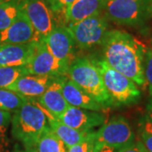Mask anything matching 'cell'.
Here are the masks:
<instances>
[{
  "instance_id": "6da1fadb",
  "label": "cell",
  "mask_w": 152,
  "mask_h": 152,
  "mask_svg": "<svg viewBox=\"0 0 152 152\" xmlns=\"http://www.w3.org/2000/svg\"><path fill=\"white\" fill-rule=\"evenodd\" d=\"M102 46L103 60L113 69L144 86L145 78L144 62L145 48L144 45L129 33L120 31H108Z\"/></svg>"
},
{
  "instance_id": "7a4b0ae2",
  "label": "cell",
  "mask_w": 152,
  "mask_h": 152,
  "mask_svg": "<svg viewBox=\"0 0 152 152\" xmlns=\"http://www.w3.org/2000/svg\"><path fill=\"white\" fill-rule=\"evenodd\" d=\"M50 129L48 117L35 99H27L11 119V134L26 149L36 148L42 136Z\"/></svg>"
},
{
  "instance_id": "3957f363",
  "label": "cell",
  "mask_w": 152,
  "mask_h": 152,
  "mask_svg": "<svg viewBox=\"0 0 152 152\" xmlns=\"http://www.w3.org/2000/svg\"><path fill=\"white\" fill-rule=\"evenodd\" d=\"M66 76L106 108L113 106L94 60L86 57L75 58L69 67Z\"/></svg>"
},
{
  "instance_id": "277c9868",
  "label": "cell",
  "mask_w": 152,
  "mask_h": 152,
  "mask_svg": "<svg viewBox=\"0 0 152 152\" xmlns=\"http://www.w3.org/2000/svg\"><path fill=\"white\" fill-rule=\"evenodd\" d=\"M102 76L104 86L113 105H129L138 102L141 93L137 85L127 76L113 69L103 60H94Z\"/></svg>"
},
{
  "instance_id": "5b68a950",
  "label": "cell",
  "mask_w": 152,
  "mask_h": 152,
  "mask_svg": "<svg viewBox=\"0 0 152 152\" xmlns=\"http://www.w3.org/2000/svg\"><path fill=\"white\" fill-rule=\"evenodd\" d=\"M151 11V0H106L103 9L108 20L129 26L145 23Z\"/></svg>"
},
{
  "instance_id": "8992f818",
  "label": "cell",
  "mask_w": 152,
  "mask_h": 152,
  "mask_svg": "<svg viewBox=\"0 0 152 152\" xmlns=\"http://www.w3.org/2000/svg\"><path fill=\"white\" fill-rule=\"evenodd\" d=\"M108 20L102 12L67 28L76 46L87 50L102 44L108 32Z\"/></svg>"
},
{
  "instance_id": "52a82bcc",
  "label": "cell",
  "mask_w": 152,
  "mask_h": 152,
  "mask_svg": "<svg viewBox=\"0 0 152 152\" xmlns=\"http://www.w3.org/2000/svg\"><path fill=\"white\" fill-rule=\"evenodd\" d=\"M135 136L128 120L122 116H115L96 131L95 151L102 146H108L118 151L134 143Z\"/></svg>"
},
{
  "instance_id": "ba28073f",
  "label": "cell",
  "mask_w": 152,
  "mask_h": 152,
  "mask_svg": "<svg viewBox=\"0 0 152 152\" xmlns=\"http://www.w3.org/2000/svg\"><path fill=\"white\" fill-rule=\"evenodd\" d=\"M69 67L51 53L43 40L38 42L32 58L26 65L29 75L50 77H64Z\"/></svg>"
},
{
  "instance_id": "9c48e42d",
  "label": "cell",
  "mask_w": 152,
  "mask_h": 152,
  "mask_svg": "<svg viewBox=\"0 0 152 152\" xmlns=\"http://www.w3.org/2000/svg\"><path fill=\"white\" fill-rule=\"evenodd\" d=\"M22 10L32 24L40 41L58 26L55 15L46 0H23Z\"/></svg>"
},
{
  "instance_id": "30bf717a",
  "label": "cell",
  "mask_w": 152,
  "mask_h": 152,
  "mask_svg": "<svg viewBox=\"0 0 152 152\" xmlns=\"http://www.w3.org/2000/svg\"><path fill=\"white\" fill-rule=\"evenodd\" d=\"M42 40L51 53L69 66L76 58L75 42L66 26H57Z\"/></svg>"
},
{
  "instance_id": "8fae6325",
  "label": "cell",
  "mask_w": 152,
  "mask_h": 152,
  "mask_svg": "<svg viewBox=\"0 0 152 152\" xmlns=\"http://www.w3.org/2000/svg\"><path fill=\"white\" fill-rule=\"evenodd\" d=\"M58 119L64 124L80 132H90L105 124L106 118L99 112L69 106Z\"/></svg>"
},
{
  "instance_id": "7c38bea8",
  "label": "cell",
  "mask_w": 152,
  "mask_h": 152,
  "mask_svg": "<svg viewBox=\"0 0 152 152\" xmlns=\"http://www.w3.org/2000/svg\"><path fill=\"white\" fill-rule=\"evenodd\" d=\"M39 41L32 24L23 10L10 26L0 32V45L27 44Z\"/></svg>"
},
{
  "instance_id": "4fadbf2b",
  "label": "cell",
  "mask_w": 152,
  "mask_h": 152,
  "mask_svg": "<svg viewBox=\"0 0 152 152\" xmlns=\"http://www.w3.org/2000/svg\"><path fill=\"white\" fill-rule=\"evenodd\" d=\"M65 78L66 76L55 78L37 101L47 113L58 119L69 107L63 95V84Z\"/></svg>"
},
{
  "instance_id": "5bb4252c",
  "label": "cell",
  "mask_w": 152,
  "mask_h": 152,
  "mask_svg": "<svg viewBox=\"0 0 152 152\" xmlns=\"http://www.w3.org/2000/svg\"><path fill=\"white\" fill-rule=\"evenodd\" d=\"M40 42V41H39ZM38 42L0 45V67L26 66L32 58Z\"/></svg>"
},
{
  "instance_id": "9a60e30c",
  "label": "cell",
  "mask_w": 152,
  "mask_h": 152,
  "mask_svg": "<svg viewBox=\"0 0 152 152\" xmlns=\"http://www.w3.org/2000/svg\"><path fill=\"white\" fill-rule=\"evenodd\" d=\"M55 78L57 77L26 75L18 79L8 89L26 99H36L42 96Z\"/></svg>"
},
{
  "instance_id": "2e32d148",
  "label": "cell",
  "mask_w": 152,
  "mask_h": 152,
  "mask_svg": "<svg viewBox=\"0 0 152 152\" xmlns=\"http://www.w3.org/2000/svg\"><path fill=\"white\" fill-rule=\"evenodd\" d=\"M63 95L69 106L79 108L100 112L106 107L96 99L84 91L66 76L63 84Z\"/></svg>"
},
{
  "instance_id": "e0dca14e",
  "label": "cell",
  "mask_w": 152,
  "mask_h": 152,
  "mask_svg": "<svg viewBox=\"0 0 152 152\" xmlns=\"http://www.w3.org/2000/svg\"><path fill=\"white\" fill-rule=\"evenodd\" d=\"M106 0H75L64 14V26L68 27L88 17L103 12Z\"/></svg>"
},
{
  "instance_id": "ac0fdd59",
  "label": "cell",
  "mask_w": 152,
  "mask_h": 152,
  "mask_svg": "<svg viewBox=\"0 0 152 152\" xmlns=\"http://www.w3.org/2000/svg\"><path fill=\"white\" fill-rule=\"evenodd\" d=\"M46 114L48 117V121L50 129L64 143V145L68 149L83 141L86 138L87 135L90 134V132H91V131H90V132L85 133V132L76 130L75 129L69 127L68 125L64 124L59 119L51 116L50 114L47 113Z\"/></svg>"
},
{
  "instance_id": "d6986e66",
  "label": "cell",
  "mask_w": 152,
  "mask_h": 152,
  "mask_svg": "<svg viewBox=\"0 0 152 152\" xmlns=\"http://www.w3.org/2000/svg\"><path fill=\"white\" fill-rule=\"evenodd\" d=\"M23 9V0H0V32L15 21Z\"/></svg>"
},
{
  "instance_id": "ffe728a7",
  "label": "cell",
  "mask_w": 152,
  "mask_h": 152,
  "mask_svg": "<svg viewBox=\"0 0 152 152\" xmlns=\"http://www.w3.org/2000/svg\"><path fill=\"white\" fill-rule=\"evenodd\" d=\"M37 152H68L64 143L50 129L47 131L37 144Z\"/></svg>"
},
{
  "instance_id": "44dd1931",
  "label": "cell",
  "mask_w": 152,
  "mask_h": 152,
  "mask_svg": "<svg viewBox=\"0 0 152 152\" xmlns=\"http://www.w3.org/2000/svg\"><path fill=\"white\" fill-rule=\"evenodd\" d=\"M26 98L9 89L0 88V109L9 113H15L23 104Z\"/></svg>"
},
{
  "instance_id": "7402d4cb",
  "label": "cell",
  "mask_w": 152,
  "mask_h": 152,
  "mask_svg": "<svg viewBox=\"0 0 152 152\" xmlns=\"http://www.w3.org/2000/svg\"><path fill=\"white\" fill-rule=\"evenodd\" d=\"M29 75L26 66L0 67V88L8 89L24 75Z\"/></svg>"
},
{
  "instance_id": "603a6c76",
  "label": "cell",
  "mask_w": 152,
  "mask_h": 152,
  "mask_svg": "<svg viewBox=\"0 0 152 152\" xmlns=\"http://www.w3.org/2000/svg\"><path fill=\"white\" fill-rule=\"evenodd\" d=\"M12 115L10 113L0 109V152H4L8 146L9 140L7 132L11 124Z\"/></svg>"
},
{
  "instance_id": "cb8c5ba5",
  "label": "cell",
  "mask_w": 152,
  "mask_h": 152,
  "mask_svg": "<svg viewBox=\"0 0 152 152\" xmlns=\"http://www.w3.org/2000/svg\"><path fill=\"white\" fill-rule=\"evenodd\" d=\"M96 131L92 130L80 143L68 149V152H95Z\"/></svg>"
},
{
  "instance_id": "d4e9b609",
  "label": "cell",
  "mask_w": 152,
  "mask_h": 152,
  "mask_svg": "<svg viewBox=\"0 0 152 152\" xmlns=\"http://www.w3.org/2000/svg\"><path fill=\"white\" fill-rule=\"evenodd\" d=\"M141 142L148 152H152V123L145 118L141 125Z\"/></svg>"
},
{
  "instance_id": "484cf974",
  "label": "cell",
  "mask_w": 152,
  "mask_h": 152,
  "mask_svg": "<svg viewBox=\"0 0 152 152\" xmlns=\"http://www.w3.org/2000/svg\"><path fill=\"white\" fill-rule=\"evenodd\" d=\"M75 1V0H47L51 10L55 15V17L57 15H61L63 16L64 26V14L66 10Z\"/></svg>"
},
{
  "instance_id": "4316f807",
  "label": "cell",
  "mask_w": 152,
  "mask_h": 152,
  "mask_svg": "<svg viewBox=\"0 0 152 152\" xmlns=\"http://www.w3.org/2000/svg\"><path fill=\"white\" fill-rule=\"evenodd\" d=\"M144 72L145 82L148 84L151 96H152V48L147 49L145 54Z\"/></svg>"
},
{
  "instance_id": "83f0119b",
  "label": "cell",
  "mask_w": 152,
  "mask_h": 152,
  "mask_svg": "<svg viewBox=\"0 0 152 152\" xmlns=\"http://www.w3.org/2000/svg\"><path fill=\"white\" fill-rule=\"evenodd\" d=\"M116 152H148L141 141L133 143L129 146L120 149Z\"/></svg>"
},
{
  "instance_id": "f1b7e54d",
  "label": "cell",
  "mask_w": 152,
  "mask_h": 152,
  "mask_svg": "<svg viewBox=\"0 0 152 152\" xmlns=\"http://www.w3.org/2000/svg\"><path fill=\"white\" fill-rule=\"evenodd\" d=\"M146 110H147L146 118L152 123V96L151 98V100H150V102H149L148 105H147Z\"/></svg>"
},
{
  "instance_id": "f546056e",
  "label": "cell",
  "mask_w": 152,
  "mask_h": 152,
  "mask_svg": "<svg viewBox=\"0 0 152 152\" xmlns=\"http://www.w3.org/2000/svg\"><path fill=\"white\" fill-rule=\"evenodd\" d=\"M95 152H116V150L108 146H102Z\"/></svg>"
},
{
  "instance_id": "4dcf8cb0",
  "label": "cell",
  "mask_w": 152,
  "mask_h": 152,
  "mask_svg": "<svg viewBox=\"0 0 152 152\" xmlns=\"http://www.w3.org/2000/svg\"><path fill=\"white\" fill-rule=\"evenodd\" d=\"M22 152H37L36 148H29V149H26L24 151Z\"/></svg>"
},
{
  "instance_id": "1f68e13d",
  "label": "cell",
  "mask_w": 152,
  "mask_h": 152,
  "mask_svg": "<svg viewBox=\"0 0 152 152\" xmlns=\"http://www.w3.org/2000/svg\"><path fill=\"white\" fill-rule=\"evenodd\" d=\"M46 1H47V0H46Z\"/></svg>"
}]
</instances>
